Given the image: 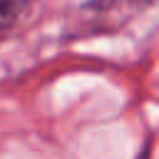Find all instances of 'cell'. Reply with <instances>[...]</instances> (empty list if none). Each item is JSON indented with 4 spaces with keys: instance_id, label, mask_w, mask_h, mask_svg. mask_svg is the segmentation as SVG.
I'll list each match as a JSON object with an SVG mask.
<instances>
[{
    "instance_id": "7a4b0ae2",
    "label": "cell",
    "mask_w": 159,
    "mask_h": 159,
    "mask_svg": "<svg viewBox=\"0 0 159 159\" xmlns=\"http://www.w3.org/2000/svg\"><path fill=\"white\" fill-rule=\"evenodd\" d=\"M142 159H149V149H144V154H142Z\"/></svg>"
},
{
    "instance_id": "6da1fadb",
    "label": "cell",
    "mask_w": 159,
    "mask_h": 159,
    "mask_svg": "<svg viewBox=\"0 0 159 159\" xmlns=\"http://www.w3.org/2000/svg\"><path fill=\"white\" fill-rule=\"evenodd\" d=\"M132 2H134V5H139V7H147V5H152L154 0H132Z\"/></svg>"
}]
</instances>
